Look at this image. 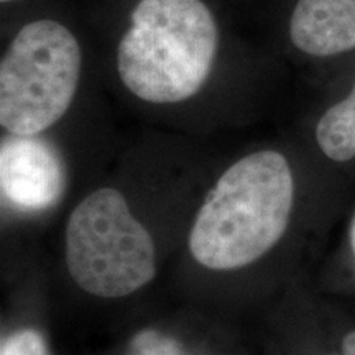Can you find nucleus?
Returning <instances> with one entry per match:
<instances>
[{"label": "nucleus", "mask_w": 355, "mask_h": 355, "mask_svg": "<svg viewBox=\"0 0 355 355\" xmlns=\"http://www.w3.org/2000/svg\"><path fill=\"white\" fill-rule=\"evenodd\" d=\"M295 181L282 153L263 150L239 159L209 191L189 232L199 265L230 272L268 254L286 232Z\"/></svg>", "instance_id": "1"}, {"label": "nucleus", "mask_w": 355, "mask_h": 355, "mask_svg": "<svg viewBox=\"0 0 355 355\" xmlns=\"http://www.w3.org/2000/svg\"><path fill=\"white\" fill-rule=\"evenodd\" d=\"M217 44L216 20L201 0H140L119 44L117 69L139 99L175 104L204 86Z\"/></svg>", "instance_id": "2"}, {"label": "nucleus", "mask_w": 355, "mask_h": 355, "mask_svg": "<svg viewBox=\"0 0 355 355\" xmlns=\"http://www.w3.org/2000/svg\"><path fill=\"white\" fill-rule=\"evenodd\" d=\"M66 263L74 283L99 298H123L155 278V243L119 191L91 193L71 212Z\"/></svg>", "instance_id": "3"}, {"label": "nucleus", "mask_w": 355, "mask_h": 355, "mask_svg": "<svg viewBox=\"0 0 355 355\" xmlns=\"http://www.w3.org/2000/svg\"><path fill=\"white\" fill-rule=\"evenodd\" d=\"M81 48L64 25L38 20L12 40L0 64V123L38 135L69 109L81 76Z\"/></svg>", "instance_id": "4"}, {"label": "nucleus", "mask_w": 355, "mask_h": 355, "mask_svg": "<svg viewBox=\"0 0 355 355\" xmlns=\"http://www.w3.org/2000/svg\"><path fill=\"white\" fill-rule=\"evenodd\" d=\"M0 184L12 206L48 209L63 194V165L48 141L37 135H12L0 150Z\"/></svg>", "instance_id": "5"}, {"label": "nucleus", "mask_w": 355, "mask_h": 355, "mask_svg": "<svg viewBox=\"0 0 355 355\" xmlns=\"http://www.w3.org/2000/svg\"><path fill=\"white\" fill-rule=\"evenodd\" d=\"M291 42L313 56L355 48V0H298L290 24Z\"/></svg>", "instance_id": "6"}, {"label": "nucleus", "mask_w": 355, "mask_h": 355, "mask_svg": "<svg viewBox=\"0 0 355 355\" xmlns=\"http://www.w3.org/2000/svg\"><path fill=\"white\" fill-rule=\"evenodd\" d=\"M319 148L334 162L355 158V84L344 101L322 115L316 128Z\"/></svg>", "instance_id": "7"}, {"label": "nucleus", "mask_w": 355, "mask_h": 355, "mask_svg": "<svg viewBox=\"0 0 355 355\" xmlns=\"http://www.w3.org/2000/svg\"><path fill=\"white\" fill-rule=\"evenodd\" d=\"M127 355H188L181 344L155 329L140 331L128 345Z\"/></svg>", "instance_id": "8"}, {"label": "nucleus", "mask_w": 355, "mask_h": 355, "mask_svg": "<svg viewBox=\"0 0 355 355\" xmlns=\"http://www.w3.org/2000/svg\"><path fill=\"white\" fill-rule=\"evenodd\" d=\"M0 355H48V350L40 332L24 329L3 340Z\"/></svg>", "instance_id": "9"}, {"label": "nucleus", "mask_w": 355, "mask_h": 355, "mask_svg": "<svg viewBox=\"0 0 355 355\" xmlns=\"http://www.w3.org/2000/svg\"><path fill=\"white\" fill-rule=\"evenodd\" d=\"M343 352L344 355H355V331L345 336L343 343Z\"/></svg>", "instance_id": "10"}, {"label": "nucleus", "mask_w": 355, "mask_h": 355, "mask_svg": "<svg viewBox=\"0 0 355 355\" xmlns=\"http://www.w3.org/2000/svg\"><path fill=\"white\" fill-rule=\"evenodd\" d=\"M350 245H352V252L355 257V216H354L352 225H350Z\"/></svg>", "instance_id": "11"}, {"label": "nucleus", "mask_w": 355, "mask_h": 355, "mask_svg": "<svg viewBox=\"0 0 355 355\" xmlns=\"http://www.w3.org/2000/svg\"><path fill=\"white\" fill-rule=\"evenodd\" d=\"M2 2H12V0H2Z\"/></svg>", "instance_id": "12"}]
</instances>
